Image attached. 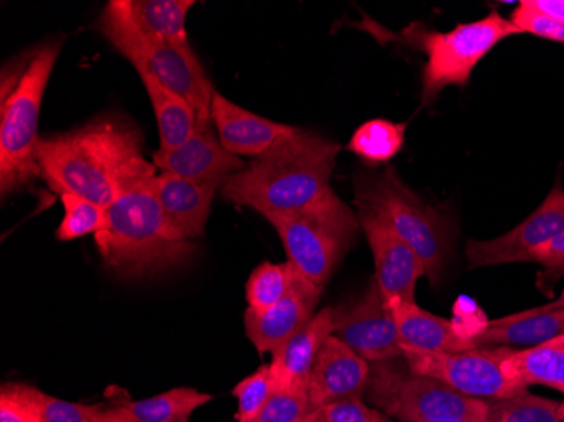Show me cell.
Returning <instances> with one entry per match:
<instances>
[{"label":"cell","instance_id":"obj_1","mask_svg":"<svg viewBox=\"0 0 564 422\" xmlns=\"http://www.w3.org/2000/svg\"><path fill=\"white\" fill-rule=\"evenodd\" d=\"M144 138L132 120L100 116L65 134L41 138V177L53 192L82 196L109 208L132 184L156 176L144 158Z\"/></svg>","mask_w":564,"mask_h":422},{"label":"cell","instance_id":"obj_2","mask_svg":"<svg viewBox=\"0 0 564 422\" xmlns=\"http://www.w3.org/2000/svg\"><path fill=\"white\" fill-rule=\"evenodd\" d=\"M338 152L337 142L297 127L293 136L228 177L220 186L221 195L265 218L297 212L332 190Z\"/></svg>","mask_w":564,"mask_h":422},{"label":"cell","instance_id":"obj_3","mask_svg":"<svg viewBox=\"0 0 564 422\" xmlns=\"http://www.w3.org/2000/svg\"><path fill=\"white\" fill-rule=\"evenodd\" d=\"M154 177L120 193L95 235L101 259L119 278L161 274L185 263L195 250L167 221L152 186Z\"/></svg>","mask_w":564,"mask_h":422},{"label":"cell","instance_id":"obj_4","mask_svg":"<svg viewBox=\"0 0 564 422\" xmlns=\"http://www.w3.org/2000/svg\"><path fill=\"white\" fill-rule=\"evenodd\" d=\"M62 41L31 47L6 63L0 75V193L2 198L33 186L37 161L41 104Z\"/></svg>","mask_w":564,"mask_h":422},{"label":"cell","instance_id":"obj_5","mask_svg":"<svg viewBox=\"0 0 564 422\" xmlns=\"http://www.w3.org/2000/svg\"><path fill=\"white\" fill-rule=\"evenodd\" d=\"M355 206L372 209L423 260L426 278L438 288L452 250V231L438 209L426 205L392 167L355 183Z\"/></svg>","mask_w":564,"mask_h":422},{"label":"cell","instance_id":"obj_6","mask_svg":"<svg viewBox=\"0 0 564 422\" xmlns=\"http://www.w3.org/2000/svg\"><path fill=\"white\" fill-rule=\"evenodd\" d=\"M268 221L286 249L288 262L322 289L350 249L360 225L354 209L333 190L313 205L271 215Z\"/></svg>","mask_w":564,"mask_h":422},{"label":"cell","instance_id":"obj_7","mask_svg":"<svg viewBox=\"0 0 564 422\" xmlns=\"http://www.w3.org/2000/svg\"><path fill=\"white\" fill-rule=\"evenodd\" d=\"M98 25L101 34L120 55L135 66L139 75H151L192 104L198 116V127L212 126V97L215 88L192 46H177L139 33L117 9L116 0H110L106 6Z\"/></svg>","mask_w":564,"mask_h":422},{"label":"cell","instance_id":"obj_8","mask_svg":"<svg viewBox=\"0 0 564 422\" xmlns=\"http://www.w3.org/2000/svg\"><path fill=\"white\" fill-rule=\"evenodd\" d=\"M367 399L376 409L395 419L487 422V401L467 398L431 377L411 372L395 360L370 365Z\"/></svg>","mask_w":564,"mask_h":422},{"label":"cell","instance_id":"obj_9","mask_svg":"<svg viewBox=\"0 0 564 422\" xmlns=\"http://www.w3.org/2000/svg\"><path fill=\"white\" fill-rule=\"evenodd\" d=\"M518 34H522L518 25L497 11L478 21L456 25L448 33H421L417 47L426 53L421 94L423 104H433L445 88L465 87L475 66L500 41Z\"/></svg>","mask_w":564,"mask_h":422},{"label":"cell","instance_id":"obj_10","mask_svg":"<svg viewBox=\"0 0 564 422\" xmlns=\"http://www.w3.org/2000/svg\"><path fill=\"white\" fill-rule=\"evenodd\" d=\"M516 348L487 347L458 354L402 350V360L417 376L431 377L480 401L512 398L524 392L507 372L506 358Z\"/></svg>","mask_w":564,"mask_h":422},{"label":"cell","instance_id":"obj_11","mask_svg":"<svg viewBox=\"0 0 564 422\" xmlns=\"http://www.w3.org/2000/svg\"><path fill=\"white\" fill-rule=\"evenodd\" d=\"M561 234H564V190L556 181L543 205L514 230L497 239L470 240L467 244L468 268L532 262V252Z\"/></svg>","mask_w":564,"mask_h":422},{"label":"cell","instance_id":"obj_12","mask_svg":"<svg viewBox=\"0 0 564 422\" xmlns=\"http://www.w3.org/2000/svg\"><path fill=\"white\" fill-rule=\"evenodd\" d=\"M335 336L369 364L402 358L398 323L379 285L372 281L362 300L337 310Z\"/></svg>","mask_w":564,"mask_h":422},{"label":"cell","instance_id":"obj_13","mask_svg":"<svg viewBox=\"0 0 564 422\" xmlns=\"http://www.w3.org/2000/svg\"><path fill=\"white\" fill-rule=\"evenodd\" d=\"M358 224L366 234L376 262V284L383 300L416 303V285L426 278L423 260L372 209L358 208Z\"/></svg>","mask_w":564,"mask_h":422},{"label":"cell","instance_id":"obj_14","mask_svg":"<svg viewBox=\"0 0 564 422\" xmlns=\"http://www.w3.org/2000/svg\"><path fill=\"white\" fill-rule=\"evenodd\" d=\"M323 289L294 269L290 291L265 313L246 311V333L259 354L274 355L315 316Z\"/></svg>","mask_w":564,"mask_h":422},{"label":"cell","instance_id":"obj_15","mask_svg":"<svg viewBox=\"0 0 564 422\" xmlns=\"http://www.w3.org/2000/svg\"><path fill=\"white\" fill-rule=\"evenodd\" d=\"M152 164L161 173L174 174L199 184L221 186L228 177L242 171L246 161L221 145L210 127H198L195 134L173 151H156Z\"/></svg>","mask_w":564,"mask_h":422},{"label":"cell","instance_id":"obj_16","mask_svg":"<svg viewBox=\"0 0 564 422\" xmlns=\"http://www.w3.org/2000/svg\"><path fill=\"white\" fill-rule=\"evenodd\" d=\"M369 377V361L355 354L338 336H329L306 383L313 411L332 402L362 399Z\"/></svg>","mask_w":564,"mask_h":422},{"label":"cell","instance_id":"obj_17","mask_svg":"<svg viewBox=\"0 0 564 422\" xmlns=\"http://www.w3.org/2000/svg\"><path fill=\"white\" fill-rule=\"evenodd\" d=\"M210 116L221 145L239 158L246 155L252 160H258L297 130V127L274 122L249 112L234 101L227 100L217 90L212 97Z\"/></svg>","mask_w":564,"mask_h":422},{"label":"cell","instance_id":"obj_18","mask_svg":"<svg viewBox=\"0 0 564 422\" xmlns=\"http://www.w3.org/2000/svg\"><path fill=\"white\" fill-rule=\"evenodd\" d=\"M335 314L337 307H323L272 355L269 367L275 389L306 387L323 345L335 335Z\"/></svg>","mask_w":564,"mask_h":422},{"label":"cell","instance_id":"obj_19","mask_svg":"<svg viewBox=\"0 0 564 422\" xmlns=\"http://www.w3.org/2000/svg\"><path fill=\"white\" fill-rule=\"evenodd\" d=\"M152 186L171 227L189 242L202 239L220 186L193 183L170 173L156 174Z\"/></svg>","mask_w":564,"mask_h":422},{"label":"cell","instance_id":"obj_20","mask_svg":"<svg viewBox=\"0 0 564 422\" xmlns=\"http://www.w3.org/2000/svg\"><path fill=\"white\" fill-rule=\"evenodd\" d=\"M398 323L402 350L431 351V354H458L474 350L470 339L459 335L455 323L427 313L416 303L391 301L389 303Z\"/></svg>","mask_w":564,"mask_h":422},{"label":"cell","instance_id":"obj_21","mask_svg":"<svg viewBox=\"0 0 564 422\" xmlns=\"http://www.w3.org/2000/svg\"><path fill=\"white\" fill-rule=\"evenodd\" d=\"M560 335H564V307L547 313L522 311L494 320L478 335L470 338V342L475 348L519 347L524 350L538 347L541 343L550 342Z\"/></svg>","mask_w":564,"mask_h":422},{"label":"cell","instance_id":"obj_22","mask_svg":"<svg viewBox=\"0 0 564 422\" xmlns=\"http://www.w3.org/2000/svg\"><path fill=\"white\" fill-rule=\"evenodd\" d=\"M195 4V0H116L117 9L139 33L177 46H189L186 18Z\"/></svg>","mask_w":564,"mask_h":422},{"label":"cell","instance_id":"obj_23","mask_svg":"<svg viewBox=\"0 0 564 422\" xmlns=\"http://www.w3.org/2000/svg\"><path fill=\"white\" fill-rule=\"evenodd\" d=\"M142 84L151 98L152 109L160 129V151L167 152L185 144L196 129L198 116L192 104L161 85L156 78L141 73Z\"/></svg>","mask_w":564,"mask_h":422},{"label":"cell","instance_id":"obj_24","mask_svg":"<svg viewBox=\"0 0 564 422\" xmlns=\"http://www.w3.org/2000/svg\"><path fill=\"white\" fill-rule=\"evenodd\" d=\"M506 368L524 389L544 386L564 393V335L538 347L512 351L506 358Z\"/></svg>","mask_w":564,"mask_h":422},{"label":"cell","instance_id":"obj_25","mask_svg":"<svg viewBox=\"0 0 564 422\" xmlns=\"http://www.w3.org/2000/svg\"><path fill=\"white\" fill-rule=\"evenodd\" d=\"M113 404L126 409L141 422H189V415L212 401L210 393L199 392L192 387H177L154 398L131 401L123 390L112 389Z\"/></svg>","mask_w":564,"mask_h":422},{"label":"cell","instance_id":"obj_26","mask_svg":"<svg viewBox=\"0 0 564 422\" xmlns=\"http://www.w3.org/2000/svg\"><path fill=\"white\" fill-rule=\"evenodd\" d=\"M405 123L373 119L355 130L347 149L369 164H383L394 160L404 148Z\"/></svg>","mask_w":564,"mask_h":422},{"label":"cell","instance_id":"obj_27","mask_svg":"<svg viewBox=\"0 0 564 422\" xmlns=\"http://www.w3.org/2000/svg\"><path fill=\"white\" fill-rule=\"evenodd\" d=\"M294 268L290 262H262L253 269L246 285V296L253 313H265L286 296L293 281Z\"/></svg>","mask_w":564,"mask_h":422},{"label":"cell","instance_id":"obj_28","mask_svg":"<svg viewBox=\"0 0 564 422\" xmlns=\"http://www.w3.org/2000/svg\"><path fill=\"white\" fill-rule=\"evenodd\" d=\"M2 390L12 393L25 408L30 409L36 422H91L88 418V405L73 404L63 399L53 398L28 383H4Z\"/></svg>","mask_w":564,"mask_h":422},{"label":"cell","instance_id":"obj_29","mask_svg":"<svg viewBox=\"0 0 564 422\" xmlns=\"http://www.w3.org/2000/svg\"><path fill=\"white\" fill-rule=\"evenodd\" d=\"M560 404L524 390L512 398L487 401V422H563L557 415Z\"/></svg>","mask_w":564,"mask_h":422},{"label":"cell","instance_id":"obj_30","mask_svg":"<svg viewBox=\"0 0 564 422\" xmlns=\"http://www.w3.org/2000/svg\"><path fill=\"white\" fill-rule=\"evenodd\" d=\"M59 199L65 208V217L56 230V239L62 242H72L91 234L97 235L106 225L107 208L104 206L72 193H63Z\"/></svg>","mask_w":564,"mask_h":422},{"label":"cell","instance_id":"obj_31","mask_svg":"<svg viewBox=\"0 0 564 422\" xmlns=\"http://www.w3.org/2000/svg\"><path fill=\"white\" fill-rule=\"evenodd\" d=\"M275 386L272 379L271 367L262 365L259 370L240 380L234 389V398L237 399V422H253L268 404Z\"/></svg>","mask_w":564,"mask_h":422},{"label":"cell","instance_id":"obj_32","mask_svg":"<svg viewBox=\"0 0 564 422\" xmlns=\"http://www.w3.org/2000/svg\"><path fill=\"white\" fill-rule=\"evenodd\" d=\"M313 412L306 387L275 389L253 422H301Z\"/></svg>","mask_w":564,"mask_h":422},{"label":"cell","instance_id":"obj_33","mask_svg":"<svg viewBox=\"0 0 564 422\" xmlns=\"http://www.w3.org/2000/svg\"><path fill=\"white\" fill-rule=\"evenodd\" d=\"M509 19L518 25L522 33L534 34V36L544 37V40L564 43V22L538 11L531 4V0L521 2L514 9V12L510 14Z\"/></svg>","mask_w":564,"mask_h":422},{"label":"cell","instance_id":"obj_34","mask_svg":"<svg viewBox=\"0 0 564 422\" xmlns=\"http://www.w3.org/2000/svg\"><path fill=\"white\" fill-rule=\"evenodd\" d=\"M315 422H394V419L357 398L316 409Z\"/></svg>","mask_w":564,"mask_h":422},{"label":"cell","instance_id":"obj_35","mask_svg":"<svg viewBox=\"0 0 564 422\" xmlns=\"http://www.w3.org/2000/svg\"><path fill=\"white\" fill-rule=\"evenodd\" d=\"M532 262L540 263L543 271L538 275L535 285L546 293L557 281L564 278V234L543 244L532 252Z\"/></svg>","mask_w":564,"mask_h":422},{"label":"cell","instance_id":"obj_36","mask_svg":"<svg viewBox=\"0 0 564 422\" xmlns=\"http://www.w3.org/2000/svg\"><path fill=\"white\" fill-rule=\"evenodd\" d=\"M0 422H36V419L12 393L0 390Z\"/></svg>","mask_w":564,"mask_h":422},{"label":"cell","instance_id":"obj_37","mask_svg":"<svg viewBox=\"0 0 564 422\" xmlns=\"http://www.w3.org/2000/svg\"><path fill=\"white\" fill-rule=\"evenodd\" d=\"M87 412L91 422H141L117 404L88 405Z\"/></svg>","mask_w":564,"mask_h":422},{"label":"cell","instance_id":"obj_38","mask_svg":"<svg viewBox=\"0 0 564 422\" xmlns=\"http://www.w3.org/2000/svg\"><path fill=\"white\" fill-rule=\"evenodd\" d=\"M538 11L564 22V0H531Z\"/></svg>","mask_w":564,"mask_h":422},{"label":"cell","instance_id":"obj_39","mask_svg":"<svg viewBox=\"0 0 564 422\" xmlns=\"http://www.w3.org/2000/svg\"><path fill=\"white\" fill-rule=\"evenodd\" d=\"M564 307V291L557 300L551 301V303L544 304V306L532 307L528 310V313H547V311L563 310Z\"/></svg>","mask_w":564,"mask_h":422},{"label":"cell","instance_id":"obj_40","mask_svg":"<svg viewBox=\"0 0 564 422\" xmlns=\"http://www.w3.org/2000/svg\"><path fill=\"white\" fill-rule=\"evenodd\" d=\"M401 422H471V421H436V419H408Z\"/></svg>","mask_w":564,"mask_h":422},{"label":"cell","instance_id":"obj_41","mask_svg":"<svg viewBox=\"0 0 564 422\" xmlns=\"http://www.w3.org/2000/svg\"><path fill=\"white\" fill-rule=\"evenodd\" d=\"M557 415H560L561 421L564 422V402H561L560 409H557Z\"/></svg>","mask_w":564,"mask_h":422},{"label":"cell","instance_id":"obj_42","mask_svg":"<svg viewBox=\"0 0 564 422\" xmlns=\"http://www.w3.org/2000/svg\"><path fill=\"white\" fill-rule=\"evenodd\" d=\"M301 422H315V412H313L312 415H307V418L304 419V421H301Z\"/></svg>","mask_w":564,"mask_h":422}]
</instances>
